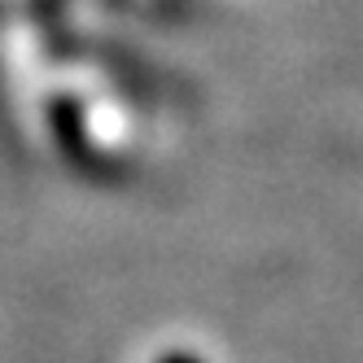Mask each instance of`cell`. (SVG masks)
I'll return each mask as SVG.
<instances>
[{"label":"cell","instance_id":"1","mask_svg":"<svg viewBox=\"0 0 363 363\" xmlns=\"http://www.w3.org/2000/svg\"><path fill=\"white\" fill-rule=\"evenodd\" d=\"M179 363H189V359H179Z\"/></svg>","mask_w":363,"mask_h":363}]
</instances>
